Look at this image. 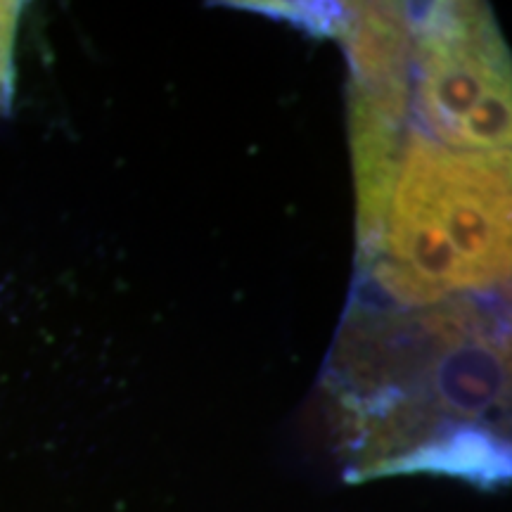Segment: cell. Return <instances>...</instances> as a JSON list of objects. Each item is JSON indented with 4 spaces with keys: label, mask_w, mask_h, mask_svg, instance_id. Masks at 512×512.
<instances>
[{
    "label": "cell",
    "mask_w": 512,
    "mask_h": 512,
    "mask_svg": "<svg viewBox=\"0 0 512 512\" xmlns=\"http://www.w3.org/2000/svg\"><path fill=\"white\" fill-rule=\"evenodd\" d=\"M332 387L354 477H508V337L482 306L356 311L337 342Z\"/></svg>",
    "instance_id": "cell-1"
},
{
    "label": "cell",
    "mask_w": 512,
    "mask_h": 512,
    "mask_svg": "<svg viewBox=\"0 0 512 512\" xmlns=\"http://www.w3.org/2000/svg\"><path fill=\"white\" fill-rule=\"evenodd\" d=\"M366 261L373 285L403 306L501 287L510 273V157L413 136Z\"/></svg>",
    "instance_id": "cell-2"
},
{
    "label": "cell",
    "mask_w": 512,
    "mask_h": 512,
    "mask_svg": "<svg viewBox=\"0 0 512 512\" xmlns=\"http://www.w3.org/2000/svg\"><path fill=\"white\" fill-rule=\"evenodd\" d=\"M415 100L432 140L467 155L510 157V62L479 3H434L413 27Z\"/></svg>",
    "instance_id": "cell-3"
},
{
    "label": "cell",
    "mask_w": 512,
    "mask_h": 512,
    "mask_svg": "<svg viewBox=\"0 0 512 512\" xmlns=\"http://www.w3.org/2000/svg\"><path fill=\"white\" fill-rule=\"evenodd\" d=\"M22 3H0V110L12 98V53Z\"/></svg>",
    "instance_id": "cell-4"
}]
</instances>
